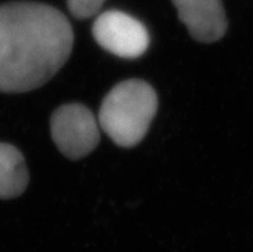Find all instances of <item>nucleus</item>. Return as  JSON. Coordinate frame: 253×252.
Segmentation results:
<instances>
[{
	"mask_svg": "<svg viewBox=\"0 0 253 252\" xmlns=\"http://www.w3.org/2000/svg\"><path fill=\"white\" fill-rule=\"evenodd\" d=\"M93 36L103 49L127 59L144 54L151 43L147 27L121 10H107L96 17Z\"/></svg>",
	"mask_w": 253,
	"mask_h": 252,
	"instance_id": "obj_4",
	"label": "nucleus"
},
{
	"mask_svg": "<svg viewBox=\"0 0 253 252\" xmlns=\"http://www.w3.org/2000/svg\"><path fill=\"white\" fill-rule=\"evenodd\" d=\"M74 30L54 6L0 4V93H26L48 83L70 58Z\"/></svg>",
	"mask_w": 253,
	"mask_h": 252,
	"instance_id": "obj_1",
	"label": "nucleus"
},
{
	"mask_svg": "<svg viewBox=\"0 0 253 252\" xmlns=\"http://www.w3.org/2000/svg\"><path fill=\"white\" fill-rule=\"evenodd\" d=\"M106 0H67L68 9L75 18L85 19L100 10Z\"/></svg>",
	"mask_w": 253,
	"mask_h": 252,
	"instance_id": "obj_7",
	"label": "nucleus"
},
{
	"mask_svg": "<svg viewBox=\"0 0 253 252\" xmlns=\"http://www.w3.org/2000/svg\"><path fill=\"white\" fill-rule=\"evenodd\" d=\"M29 180V170L21 151L0 142V198L10 200L21 196Z\"/></svg>",
	"mask_w": 253,
	"mask_h": 252,
	"instance_id": "obj_6",
	"label": "nucleus"
},
{
	"mask_svg": "<svg viewBox=\"0 0 253 252\" xmlns=\"http://www.w3.org/2000/svg\"><path fill=\"white\" fill-rule=\"evenodd\" d=\"M158 109L156 90L139 79L117 84L103 99L99 126L117 146L135 147L144 139Z\"/></svg>",
	"mask_w": 253,
	"mask_h": 252,
	"instance_id": "obj_2",
	"label": "nucleus"
},
{
	"mask_svg": "<svg viewBox=\"0 0 253 252\" xmlns=\"http://www.w3.org/2000/svg\"><path fill=\"white\" fill-rule=\"evenodd\" d=\"M172 3L180 21L197 42L213 43L225 35L228 21L221 0H172Z\"/></svg>",
	"mask_w": 253,
	"mask_h": 252,
	"instance_id": "obj_5",
	"label": "nucleus"
},
{
	"mask_svg": "<svg viewBox=\"0 0 253 252\" xmlns=\"http://www.w3.org/2000/svg\"><path fill=\"white\" fill-rule=\"evenodd\" d=\"M50 133L62 154L79 160L91 153L99 144V122L87 107L80 103L63 104L53 112Z\"/></svg>",
	"mask_w": 253,
	"mask_h": 252,
	"instance_id": "obj_3",
	"label": "nucleus"
}]
</instances>
